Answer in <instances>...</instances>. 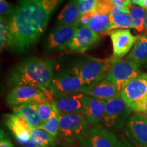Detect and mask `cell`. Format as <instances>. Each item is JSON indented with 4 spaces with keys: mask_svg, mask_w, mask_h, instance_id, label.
<instances>
[{
    "mask_svg": "<svg viewBox=\"0 0 147 147\" xmlns=\"http://www.w3.org/2000/svg\"><path fill=\"white\" fill-rule=\"evenodd\" d=\"M63 0H20L8 20L6 48L23 53L36 43Z\"/></svg>",
    "mask_w": 147,
    "mask_h": 147,
    "instance_id": "1",
    "label": "cell"
},
{
    "mask_svg": "<svg viewBox=\"0 0 147 147\" xmlns=\"http://www.w3.org/2000/svg\"><path fill=\"white\" fill-rule=\"evenodd\" d=\"M54 63L50 59L32 57L20 63L10 74V81L15 86L27 85L41 90L47 99L54 102L51 87Z\"/></svg>",
    "mask_w": 147,
    "mask_h": 147,
    "instance_id": "2",
    "label": "cell"
},
{
    "mask_svg": "<svg viewBox=\"0 0 147 147\" xmlns=\"http://www.w3.org/2000/svg\"><path fill=\"white\" fill-rule=\"evenodd\" d=\"M112 63V57L101 59L86 57L73 67L72 70L85 85H89L105 78Z\"/></svg>",
    "mask_w": 147,
    "mask_h": 147,
    "instance_id": "3",
    "label": "cell"
},
{
    "mask_svg": "<svg viewBox=\"0 0 147 147\" xmlns=\"http://www.w3.org/2000/svg\"><path fill=\"white\" fill-rule=\"evenodd\" d=\"M120 95L128 107L136 113L146 112L147 74H142L125 84Z\"/></svg>",
    "mask_w": 147,
    "mask_h": 147,
    "instance_id": "4",
    "label": "cell"
},
{
    "mask_svg": "<svg viewBox=\"0 0 147 147\" xmlns=\"http://www.w3.org/2000/svg\"><path fill=\"white\" fill-rule=\"evenodd\" d=\"M131 111L120 94L106 101L102 120L104 127L113 132L121 130L128 120Z\"/></svg>",
    "mask_w": 147,
    "mask_h": 147,
    "instance_id": "5",
    "label": "cell"
},
{
    "mask_svg": "<svg viewBox=\"0 0 147 147\" xmlns=\"http://www.w3.org/2000/svg\"><path fill=\"white\" fill-rule=\"evenodd\" d=\"M112 59L113 63L105 78L113 82L121 92L128 82L140 75V65L128 59L122 60L112 57Z\"/></svg>",
    "mask_w": 147,
    "mask_h": 147,
    "instance_id": "6",
    "label": "cell"
},
{
    "mask_svg": "<svg viewBox=\"0 0 147 147\" xmlns=\"http://www.w3.org/2000/svg\"><path fill=\"white\" fill-rule=\"evenodd\" d=\"M117 142L113 131L100 125L89 127L76 139L79 147H115Z\"/></svg>",
    "mask_w": 147,
    "mask_h": 147,
    "instance_id": "7",
    "label": "cell"
},
{
    "mask_svg": "<svg viewBox=\"0 0 147 147\" xmlns=\"http://www.w3.org/2000/svg\"><path fill=\"white\" fill-rule=\"evenodd\" d=\"M89 128L82 113H59V134L67 142H76V139Z\"/></svg>",
    "mask_w": 147,
    "mask_h": 147,
    "instance_id": "8",
    "label": "cell"
},
{
    "mask_svg": "<svg viewBox=\"0 0 147 147\" xmlns=\"http://www.w3.org/2000/svg\"><path fill=\"white\" fill-rule=\"evenodd\" d=\"M47 100V95L41 90L27 85L15 86L6 96L7 104L12 107L25 104H40Z\"/></svg>",
    "mask_w": 147,
    "mask_h": 147,
    "instance_id": "9",
    "label": "cell"
},
{
    "mask_svg": "<svg viewBox=\"0 0 147 147\" xmlns=\"http://www.w3.org/2000/svg\"><path fill=\"white\" fill-rule=\"evenodd\" d=\"M126 136L136 147H147V117L134 113L129 117L125 125Z\"/></svg>",
    "mask_w": 147,
    "mask_h": 147,
    "instance_id": "10",
    "label": "cell"
},
{
    "mask_svg": "<svg viewBox=\"0 0 147 147\" xmlns=\"http://www.w3.org/2000/svg\"><path fill=\"white\" fill-rule=\"evenodd\" d=\"M85 86L81 79L71 69L53 76L51 89L53 95L56 93L70 94L81 93Z\"/></svg>",
    "mask_w": 147,
    "mask_h": 147,
    "instance_id": "11",
    "label": "cell"
},
{
    "mask_svg": "<svg viewBox=\"0 0 147 147\" xmlns=\"http://www.w3.org/2000/svg\"><path fill=\"white\" fill-rule=\"evenodd\" d=\"M3 119L19 144L25 147H36L32 139V127L23 117L9 114L5 115Z\"/></svg>",
    "mask_w": 147,
    "mask_h": 147,
    "instance_id": "12",
    "label": "cell"
},
{
    "mask_svg": "<svg viewBox=\"0 0 147 147\" xmlns=\"http://www.w3.org/2000/svg\"><path fill=\"white\" fill-rule=\"evenodd\" d=\"M78 27L71 25H58L49 34L47 49L49 51L65 50L70 44Z\"/></svg>",
    "mask_w": 147,
    "mask_h": 147,
    "instance_id": "13",
    "label": "cell"
},
{
    "mask_svg": "<svg viewBox=\"0 0 147 147\" xmlns=\"http://www.w3.org/2000/svg\"><path fill=\"white\" fill-rule=\"evenodd\" d=\"M82 93L53 95L54 102L59 113H83L84 98Z\"/></svg>",
    "mask_w": 147,
    "mask_h": 147,
    "instance_id": "14",
    "label": "cell"
},
{
    "mask_svg": "<svg viewBox=\"0 0 147 147\" xmlns=\"http://www.w3.org/2000/svg\"><path fill=\"white\" fill-rule=\"evenodd\" d=\"M109 35L113 44V57L117 59H121L127 54L136 40L129 29H115Z\"/></svg>",
    "mask_w": 147,
    "mask_h": 147,
    "instance_id": "15",
    "label": "cell"
},
{
    "mask_svg": "<svg viewBox=\"0 0 147 147\" xmlns=\"http://www.w3.org/2000/svg\"><path fill=\"white\" fill-rule=\"evenodd\" d=\"M100 40L89 27H78L68 48L73 51L83 53L98 44Z\"/></svg>",
    "mask_w": 147,
    "mask_h": 147,
    "instance_id": "16",
    "label": "cell"
},
{
    "mask_svg": "<svg viewBox=\"0 0 147 147\" xmlns=\"http://www.w3.org/2000/svg\"><path fill=\"white\" fill-rule=\"evenodd\" d=\"M106 101L86 95L84 98L83 115L90 126H98L103 120L105 113Z\"/></svg>",
    "mask_w": 147,
    "mask_h": 147,
    "instance_id": "17",
    "label": "cell"
},
{
    "mask_svg": "<svg viewBox=\"0 0 147 147\" xmlns=\"http://www.w3.org/2000/svg\"><path fill=\"white\" fill-rule=\"evenodd\" d=\"M81 93L90 97L108 101L120 94L113 82L104 78L94 83L86 85Z\"/></svg>",
    "mask_w": 147,
    "mask_h": 147,
    "instance_id": "18",
    "label": "cell"
},
{
    "mask_svg": "<svg viewBox=\"0 0 147 147\" xmlns=\"http://www.w3.org/2000/svg\"><path fill=\"white\" fill-rule=\"evenodd\" d=\"M109 18L112 31L115 29L132 28L131 16L127 7L115 5L110 12Z\"/></svg>",
    "mask_w": 147,
    "mask_h": 147,
    "instance_id": "19",
    "label": "cell"
},
{
    "mask_svg": "<svg viewBox=\"0 0 147 147\" xmlns=\"http://www.w3.org/2000/svg\"><path fill=\"white\" fill-rule=\"evenodd\" d=\"M110 14L100 13L96 10L91 12L88 27L102 39L112 32L110 27Z\"/></svg>",
    "mask_w": 147,
    "mask_h": 147,
    "instance_id": "20",
    "label": "cell"
},
{
    "mask_svg": "<svg viewBox=\"0 0 147 147\" xmlns=\"http://www.w3.org/2000/svg\"><path fill=\"white\" fill-rule=\"evenodd\" d=\"M12 108L14 113L23 117L31 127L38 128L43 123L38 114V104H25Z\"/></svg>",
    "mask_w": 147,
    "mask_h": 147,
    "instance_id": "21",
    "label": "cell"
},
{
    "mask_svg": "<svg viewBox=\"0 0 147 147\" xmlns=\"http://www.w3.org/2000/svg\"><path fill=\"white\" fill-rule=\"evenodd\" d=\"M80 18L77 0H70L59 14V25H71L78 28Z\"/></svg>",
    "mask_w": 147,
    "mask_h": 147,
    "instance_id": "22",
    "label": "cell"
},
{
    "mask_svg": "<svg viewBox=\"0 0 147 147\" xmlns=\"http://www.w3.org/2000/svg\"><path fill=\"white\" fill-rule=\"evenodd\" d=\"M127 59L138 65L147 63V35L137 37L134 47Z\"/></svg>",
    "mask_w": 147,
    "mask_h": 147,
    "instance_id": "23",
    "label": "cell"
},
{
    "mask_svg": "<svg viewBox=\"0 0 147 147\" xmlns=\"http://www.w3.org/2000/svg\"><path fill=\"white\" fill-rule=\"evenodd\" d=\"M127 8L129 11L132 28H134L138 32H142L144 29V21L147 10L132 3L127 6Z\"/></svg>",
    "mask_w": 147,
    "mask_h": 147,
    "instance_id": "24",
    "label": "cell"
},
{
    "mask_svg": "<svg viewBox=\"0 0 147 147\" xmlns=\"http://www.w3.org/2000/svg\"><path fill=\"white\" fill-rule=\"evenodd\" d=\"M32 139L36 147H54L57 143L53 136L39 128L32 127Z\"/></svg>",
    "mask_w": 147,
    "mask_h": 147,
    "instance_id": "25",
    "label": "cell"
},
{
    "mask_svg": "<svg viewBox=\"0 0 147 147\" xmlns=\"http://www.w3.org/2000/svg\"><path fill=\"white\" fill-rule=\"evenodd\" d=\"M38 128L45 130L54 138L57 136L59 133V113L55 102L53 103V111L49 119Z\"/></svg>",
    "mask_w": 147,
    "mask_h": 147,
    "instance_id": "26",
    "label": "cell"
},
{
    "mask_svg": "<svg viewBox=\"0 0 147 147\" xmlns=\"http://www.w3.org/2000/svg\"><path fill=\"white\" fill-rule=\"evenodd\" d=\"M9 34L8 21L4 16H1L0 18V49L1 51L6 47L7 40Z\"/></svg>",
    "mask_w": 147,
    "mask_h": 147,
    "instance_id": "27",
    "label": "cell"
},
{
    "mask_svg": "<svg viewBox=\"0 0 147 147\" xmlns=\"http://www.w3.org/2000/svg\"><path fill=\"white\" fill-rule=\"evenodd\" d=\"M53 103L50 100H46L42 104H38V114L42 123H45L49 119L53 111Z\"/></svg>",
    "mask_w": 147,
    "mask_h": 147,
    "instance_id": "28",
    "label": "cell"
},
{
    "mask_svg": "<svg viewBox=\"0 0 147 147\" xmlns=\"http://www.w3.org/2000/svg\"><path fill=\"white\" fill-rule=\"evenodd\" d=\"M78 7L80 15L95 10L97 0H77Z\"/></svg>",
    "mask_w": 147,
    "mask_h": 147,
    "instance_id": "29",
    "label": "cell"
},
{
    "mask_svg": "<svg viewBox=\"0 0 147 147\" xmlns=\"http://www.w3.org/2000/svg\"><path fill=\"white\" fill-rule=\"evenodd\" d=\"M14 9L6 0H0V14L1 16H10L13 12Z\"/></svg>",
    "mask_w": 147,
    "mask_h": 147,
    "instance_id": "30",
    "label": "cell"
},
{
    "mask_svg": "<svg viewBox=\"0 0 147 147\" xmlns=\"http://www.w3.org/2000/svg\"><path fill=\"white\" fill-rule=\"evenodd\" d=\"M0 147H14L12 141L5 136L4 131L1 130V140H0Z\"/></svg>",
    "mask_w": 147,
    "mask_h": 147,
    "instance_id": "31",
    "label": "cell"
},
{
    "mask_svg": "<svg viewBox=\"0 0 147 147\" xmlns=\"http://www.w3.org/2000/svg\"><path fill=\"white\" fill-rule=\"evenodd\" d=\"M91 16V12H89V13H86V14H82V15H80V21H79V24H78V27H88Z\"/></svg>",
    "mask_w": 147,
    "mask_h": 147,
    "instance_id": "32",
    "label": "cell"
},
{
    "mask_svg": "<svg viewBox=\"0 0 147 147\" xmlns=\"http://www.w3.org/2000/svg\"><path fill=\"white\" fill-rule=\"evenodd\" d=\"M115 5L127 7L131 3V0H111Z\"/></svg>",
    "mask_w": 147,
    "mask_h": 147,
    "instance_id": "33",
    "label": "cell"
},
{
    "mask_svg": "<svg viewBox=\"0 0 147 147\" xmlns=\"http://www.w3.org/2000/svg\"><path fill=\"white\" fill-rule=\"evenodd\" d=\"M115 147H136L128 141L118 140Z\"/></svg>",
    "mask_w": 147,
    "mask_h": 147,
    "instance_id": "34",
    "label": "cell"
},
{
    "mask_svg": "<svg viewBox=\"0 0 147 147\" xmlns=\"http://www.w3.org/2000/svg\"><path fill=\"white\" fill-rule=\"evenodd\" d=\"M54 147H77L75 146L74 144H73V142H66L65 143H58L57 142L56 144Z\"/></svg>",
    "mask_w": 147,
    "mask_h": 147,
    "instance_id": "35",
    "label": "cell"
},
{
    "mask_svg": "<svg viewBox=\"0 0 147 147\" xmlns=\"http://www.w3.org/2000/svg\"><path fill=\"white\" fill-rule=\"evenodd\" d=\"M144 1V0H131V2L132 4L138 5L139 6L141 7V5H142L143 1Z\"/></svg>",
    "mask_w": 147,
    "mask_h": 147,
    "instance_id": "36",
    "label": "cell"
},
{
    "mask_svg": "<svg viewBox=\"0 0 147 147\" xmlns=\"http://www.w3.org/2000/svg\"><path fill=\"white\" fill-rule=\"evenodd\" d=\"M141 7L143 8H144L145 10H147V0H144V1H143L142 5H141Z\"/></svg>",
    "mask_w": 147,
    "mask_h": 147,
    "instance_id": "37",
    "label": "cell"
},
{
    "mask_svg": "<svg viewBox=\"0 0 147 147\" xmlns=\"http://www.w3.org/2000/svg\"><path fill=\"white\" fill-rule=\"evenodd\" d=\"M144 29L146 31V34H147V12H146V17H145V21H144Z\"/></svg>",
    "mask_w": 147,
    "mask_h": 147,
    "instance_id": "38",
    "label": "cell"
}]
</instances>
